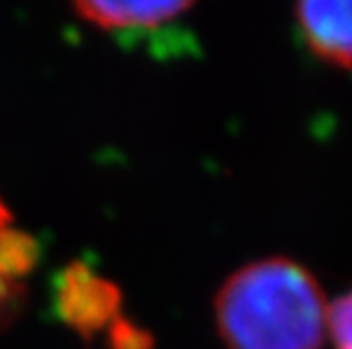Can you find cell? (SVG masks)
<instances>
[{"label":"cell","instance_id":"cell-2","mask_svg":"<svg viewBox=\"0 0 352 349\" xmlns=\"http://www.w3.org/2000/svg\"><path fill=\"white\" fill-rule=\"evenodd\" d=\"M39 261V245L23 232L0 200V326L12 322L25 300L28 279Z\"/></svg>","mask_w":352,"mask_h":349},{"label":"cell","instance_id":"cell-4","mask_svg":"<svg viewBox=\"0 0 352 349\" xmlns=\"http://www.w3.org/2000/svg\"><path fill=\"white\" fill-rule=\"evenodd\" d=\"M296 21L307 48L336 69H352V3H300Z\"/></svg>","mask_w":352,"mask_h":349},{"label":"cell","instance_id":"cell-3","mask_svg":"<svg viewBox=\"0 0 352 349\" xmlns=\"http://www.w3.org/2000/svg\"><path fill=\"white\" fill-rule=\"evenodd\" d=\"M121 306V293L107 279L98 277L89 268H71L64 274L59 288V311L64 320L82 336H94L100 331L116 309Z\"/></svg>","mask_w":352,"mask_h":349},{"label":"cell","instance_id":"cell-6","mask_svg":"<svg viewBox=\"0 0 352 349\" xmlns=\"http://www.w3.org/2000/svg\"><path fill=\"white\" fill-rule=\"evenodd\" d=\"M327 333L332 338L334 349H352V293L329 304Z\"/></svg>","mask_w":352,"mask_h":349},{"label":"cell","instance_id":"cell-1","mask_svg":"<svg viewBox=\"0 0 352 349\" xmlns=\"http://www.w3.org/2000/svg\"><path fill=\"white\" fill-rule=\"evenodd\" d=\"M327 311L314 274L284 256L232 272L214 300L216 329L228 349H320Z\"/></svg>","mask_w":352,"mask_h":349},{"label":"cell","instance_id":"cell-5","mask_svg":"<svg viewBox=\"0 0 352 349\" xmlns=\"http://www.w3.org/2000/svg\"><path fill=\"white\" fill-rule=\"evenodd\" d=\"M189 0H123V3H76L73 12L89 25L104 32H132V29H157L182 14L191 12Z\"/></svg>","mask_w":352,"mask_h":349}]
</instances>
